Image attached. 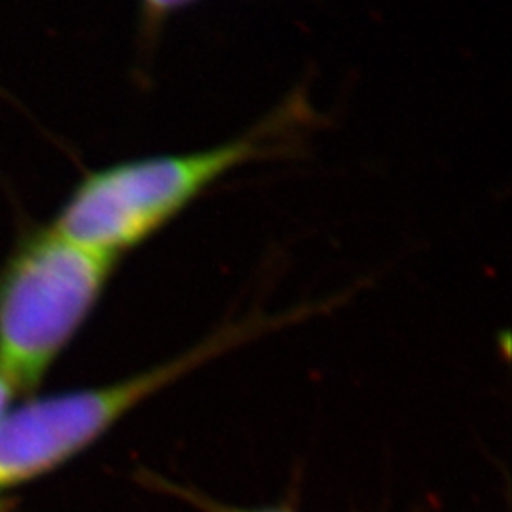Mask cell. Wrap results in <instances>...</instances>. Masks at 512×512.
<instances>
[{
  "mask_svg": "<svg viewBox=\"0 0 512 512\" xmlns=\"http://www.w3.org/2000/svg\"><path fill=\"white\" fill-rule=\"evenodd\" d=\"M116 264L52 224L23 220L0 268V374L16 391L42 382L92 315Z\"/></svg>",
  "mask_w": 512,
  "mask_h": 512,
  "instance_id": "cell-3",
  "label": "cell"
},
{
  "mask_svg": "<svg viewBox=\"0 0 512 512\" xmlns=\"http://www.w3.org/2000/svg\"><path fill=\"white\" fill-rule=\"evenodd\" d=\"M296 97L230 141L175 154H150L88 169L52 219L74 243L120 258L162 234L169 224L241 167L281 154L306 124Z\"/></svg>",
  "mask_w": 512,
  "mask_h": 512,
  "instance_id": "cell-1",
  "label": "cell"
},
{
  "mask_svg": "<svg viewBox=\"0 0 512 512\" xmlns=\"http://www.w3.org/2000/svg\"><path fill=\"white\" fill-rule=\"evenodd\" d=\"M145 484L152 490H158L162 494L175 497L179 501H183L186 505H190L192 509L198 512H296L293 507L287 505H270V507H238L232 503H224L220 499H215L211 495L203 494L202 490L184 486L179 482H173L164 476L147 473L145 475Z\"/></svg>",
  "mask_w": 512,
  "mask_h": 512,
  "instance_id": "cell-4",
  "label": "cell"
},
{
  "mask_svg": "<svg viewBox=\"0 0 512 512\" xmlns=\"http://www.w3.org/2000/svg\"><path fill=\"white\" fill-rule=\"evenodd\" d=\"M329 306L330 302L300 306L272 315L256 311L213 330L164 363L114 384L31 399L8 410L0 421V492L52 473L107 435L139 404L200 366L266 334L298 325Z\"/></svg>",
  "mask_w": 512,
  "mask_h": 512,
  "instance_id": "cell-2",
  "label": "cell"
},
{
  "mask_svg": "<svg viewBox=\"0 0 512 512\" xmlns=\"http://www.w3.org/2000/svg\"><path fill=\"white\" fill-rule=\"evenodd\" d=\"M6 509H8V501L0 499V512H6Z\"/></svg>",
  "mask_w": 512,
  "mask_h": 512,
  "instance_id": "cell-7",
  "label": "cell"
},
{
  "mask_svg": "<svg viewBox=\"0 0 512 512\" xmlns=\"http://www.w3.org/2000/svg\"><path fill=\"white\" fill-rule=\"evenodd\" d=\"M196 2L198 0H139L141 21H143L145 33L148 35L156 33V29L164 23L165 19L183 12Z\"/></svg>",
  "mask_w": 512,
  "mask_h": 512,
  "instance_id": "cell-5",
  "label": "cell"
},
{
  "mask_svg": "<svg viewBox=\"0 0 512 512\" xmlns=\"http://www.w3.org/2000/svg\"><path fill=\"white\" fill-rule=\"evenodd\" d=\"M14 393H16V389L0 374V421L6 416L8 406H10V401H12Z\"/></svg>",
  "mask_w": 512,
  "mask_h": 512,
  "instance_id": "cell-6",
  "label": "cell"
}]
</instances>
